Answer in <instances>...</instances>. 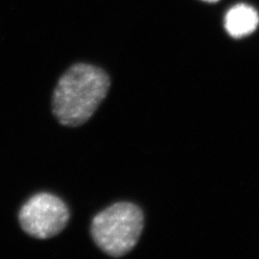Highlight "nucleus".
<instances>
[{
	"label": "nucleus",
	"instance_id": "obj_5",
	"mask_svg": "<svg viewBox=\"0 0 259 259\" xmlns=\"http://www.w3.org/2000/svg\"><path fill=\"white\" fill-rule=\"evenodd\" d=\"M204 1H206V2H217L218 0H204Z\"/></svg>",
	"mask_w": 259,
	"mask_h": 259
},
{
	"label": "nucleus",
	"instance_id": "obj_1",
	"mask_svg": "<svg viewBox=\"0 0 259 259\" xmlns=\"http://www.w3.org/2000/svg\"><path fill=\"white\" fill-rule=\"evenodd\" d=\"M110 78L99 67L78 64L62 76L56 87L52 108L59 122L76 127L89 120L107 96Z\"/></svg>",
	"mask_w": 259,
	"mask_h": 259
},
{
	"label": "nucleus",
	"instance_id": "obj_2",
	"mask_svg": "<svg viewBox=\"0 0 259 259\" xmlns=\"http://www.w3.org/2000/svg\"><path fill=\"white\" fill-rule=\"evenodd\" d=\"M143 226V214L136 204L118 203L94 217L92 235L104 252L119 257L138 244Z\"/></svg>",
	"mask_w": 259,
	"mask_h": 259
},
{
	"label": "nucleus",
	"instance_id": "obj_3",
	"mask_svg": "<svg viewBox=\"0 0 259 259\" xmlns=\"http://www.w3.org/2000/svg\"><path fill=\"white\" fill-rule=\"evenodd\" d=\"M69 220V210L58 197L39 193L30 198L19 212V223L29 235L47 239L62 232Z\"/></svg>",
	"mask_w": 259,
	"mask_h": 259
},
{
	"label": "nucleus",
	"instance_id": "obj_4",
	"mask_svg": "<svg viewBox=\"0 0 259 259\" xmlns=\"http://www.w3.org/2000/svg\"><path fill=\"white\" fill-rule=\"evenodd\" d=\"M258 23L259 17L256 11L244 4L232 7L225 19L226 30L233 37L250 35L255 31Z\"/></svg>",
	"mask_w": 259,
	"mask_h": 259
}]
</instances>
